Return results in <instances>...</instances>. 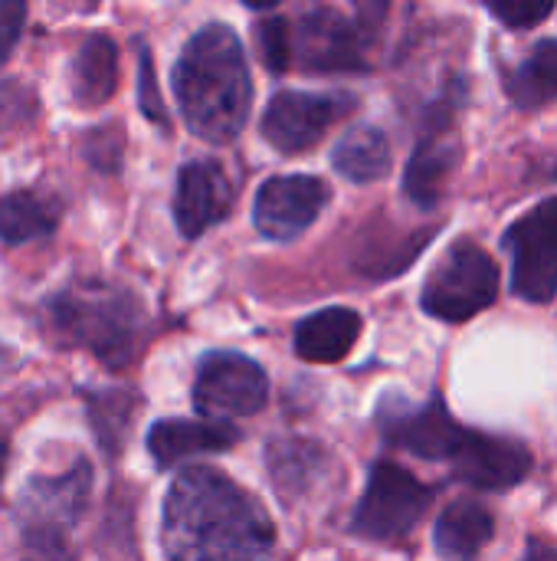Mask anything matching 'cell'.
I'll list each match as a JSON object with an SVG mask.
<instances>
[{
    "label": "cell",
    "mask_w": 557,
    "mask_h": 561,
    "mask_svg": "<svg viewBox=\"0 0 557 561\" xmlns=\"http://www.w3.org/2000/svg\"><path fill=\"white\" fill-rule=\"evenodd\" d=\"M138 105L144 112V118H151L154 125L167 128V108H164V99L158 92V79H154V62H151V53L148 46L138 39Z\"/></svg>",
    "instance_id": "cell-26"
},
{
    "label": "cell",
    "mask_w": 557,
    "mask_h": 561,
    "mask_svg": "<svg viewBox=\"0 0 557 561\" xmlns=\"http://www.w3.org/2000/svg\"><path fill=\"white\" fill-rule=\"evenodd\" d=\"M492 536H496V519L476 500L450 503L433 529V542L443 559H473L492 542Z\"/></svg>",
    "instance_id": "cell-19"
},
{
    "label": "cell",
    "mask_w": 557,
    "mask_h": 561,
    "mask_svg": "<svg viewBox=\"0 0 557 561\" xmlns=\"http://www.w3.org/2000/svg\"><path fill=\"white\" fill-rule=\"evenodd\" d=\"M138 404H141V398L128 388L85 391V414H89L92 434L108 457H118V450L125 447V437L138 414Z\"/></svg>",
    "instance_id": "cell-23"
},
{
    "label": "cell",
    "mask_w": 557,
    "mask_h": 561,
    "mask_svg": "<svg viewBox=\"0 0 557 561\" xmlns=\"http://www.w3.org/2000/svg\"><path fill=\"white\" fill-rule=\"evenodd\" d=\"M512 256V289L519 299L545 306L557 296V197L522 214L502 237Z\"/></svg>",
    "instance_id": "cell-9"
},
{
    "label": "cell",
    "mask_w": 557,
    "mask_h": 561,
    "mask_svg": "<svg viewBox=\"0 0 557 561\" xmlns=\"http://www.w3.org/2000/svg\"><path fill=\"white\" fill-rule=\"evenodd\" d=\"M33 92L20 82H0V125H16V122H30L36 115V102Z\"/></svg>",
    "instance_id": "cell-27"
},
{
    "label": "cell",
    "mask_w": 557,
    "mask_h": 561,
    "mask_svg": "<svg viewBox=\"0 0 557 561\" xmlns=\"http://www.w3.org/2000/svg\"><path fill=\"white\" fill-rule=\"evenodd\" d=\"M92 496V467L79 460L59 477H33L20 496V533L36 556H66V539Z\"/></svg>",
    "instance_id": "cell-5"
},
{
    "label": "cell",
    "mask_w": 557,
    "mask_h": 561,
    "mask_svg": "<svg viewBox=\"0 0 557 561\" xmlns=\"http://www.w3.org/2000/svg\"><path fill=\"white\" fill-rule=\"evenodd\" d=\"M269 378L240 352H210L197 365L194 408L204 417H250L266 408Z\"/></svg>",
    "instance_id": "cell-11"
},
{
    "label": "cell",
    "mask_w": 557,
    "mask_h": 561,
    "mask_svg": "<svg viewBox=\"0 0 557 561\" xmlns=\"http://www.w3.org/2000/svg\"><path fill=\"white\" fill-rule=\"evenodd\" d=\"M161 546L171 559H259L272 552L276 526L227 473L187 467L164 496Z\"/></svg>",
    "instance_id": "cell-1"
},
{
    "label": "cell",
    "mask_w": 557,
    "mask_h": 561,
    "mask_svg": "<svg viewBox=\"0 0 557 561\" xmlns=\"http://www.w3.org/2000/svg\"><path fill=\"white\" fill-rule=\"evenodd\" d=\"M26 23V0H0V66L13 56Z\"/></svg>",
    "instance_id": "cell-28"
},
{
    "label": "cell",
    "mask_w": 557,
    "mask_h": 561,
    "mask_svg": "<svg viewBox=\"0 0 557 561\" xmlns=\"http://www.w3.org/2000/svg\"><path fill=\"white\" fill-rule=\"evenodd\" d=\"M3 470H7V440L0 437V477H3Z\"/></svg>",
    "instance_id": "cell-32"
},
{
    "label": "cell",
    "mask_w": 557,
    "mask_h": 561,
    "mask_svg": "<svg viewBox=\"0 0 557 561\" xmlns=\"http://www.w3.org/2000/svg\"><path fill=\"white\" fill-rule=\"evenodd\" d=\"M233 210V181L217 161H187L177 171L174 191V220L184 240L204 237L210 227L227 220Z\"/></svg>",
    "instance_id": "cell-14"
},
{
    "label": "cell",
    "mask_w": 557,
    "mask_h": 561,
    "mask_svg": "<svg viewBox=\"0 0 557 561\" xmlns=\"http://www.w3.org/2000/svg\"><path fill=\"white\" fill-rule=\"evenodd\" d=\"M433 500H437L433 486L420 483L410 470L381 460L371 467L364 496L351 516V533L364 542H381V546L401 542L417 529V523L423 519Z\"/></svg>",
    "instance_id": "cell-7"
},
{
    "label": "cell",
    "mask_w": 557,
    "mask_h": 561,
    "mask_svg": "<svg viewBox=\"0 0 557 561\" xmlns=\"http://www.w3.org/2000/svg\"><path fill=\"white\" fill-rule=\"evenodd\" d=\"M328 184L322 178L312 174H282V178H269L253 204V220L256 230L276 243H289L295 237H302L318 214L328 207Z\"/></svg>",
    "instance_id": "cell-13"
},
{
    "label": "cell",
    "mask_w": 557,
    "mask_h": 561,
    "mask_svg": "<svg viewBox=\"0 0 557 561\" xmlns=\"http://www.w3.org/2000/svg\"><path fill=\"white\" fill-rule=\"evenodd\" d=\"M506 95L522 112H538L557 99V39H542L515 69L502 76Z\"/></svg>",
    "instance_id": "cell-20"
},
{
    "label": "cell",
    "mask_w": 557,
    "mask_h": 561,
    "mask_svg": "<svg viewBox=\"0 0 557 561\" xmlns=\"http://www.w3.org/2000/svg\"><path fill=\"white\" fill-rule=\"evenodd\" d=\"M256 46L269 72L292 69V23L282 16H269L266 23H256Z\"/></svg>",
    "instance_id": "cell-24"
},
{
    "label": "cell",
    "mask_w": 557,
    "mask_h": 561,
    "mask_svg": "<svg viewBox=\"0 0 557 561\" xmlns=\"http://www.w3.org/2000/svg\"><path fill=\"white\" fill-rule=\"evenodd\" d=\"M118 89V46L108 33H92L82 39L69 62V92L82 108L105 105Z\"/></svg>",
    "instance_id": "cell-16"
},
{
    "label": "cell",
    "mask_w": 557,
    "mask_h": 561,
    "mask_svg": "<svg viewBox=\"0 0 557 561\" xmlns=\"http://www.w3.org/2000/svg\"><path fill=\"white\" fill-rule=\"evenodd\" d=\"M266 467L282 500H295L322 477L325 450L302 437H276L266 447Z\"/></svg>",
    "instance_id": "cell-22"
},
{
    "label": "cell",
    "mask_w": 557,
    "mask_h": 561,
    "mask_svg": "<svg viewBox=\"0 0 557 561\" xmlns=\"http://www.w3.org/2000/svg\"><path fill=\"white\" fill-rule=\"evenodd\" d=\"M243 3H246L250 10H272L279 0H243Z\"/></svg>",
    "instance_id": "cell-31"
},
{
    "label": "cell",
    "mask_w": 557,
    "mask_h": 561,
    "mask_svg": "<svg viewBox=\"0 0 557 561\" xmlns=\"http://www.w3.org/2000/svg\"><path fill=\"white\" fill-rule=\"evenodd\" d=\"M240 440V431L227 424L223 417L210 421H158L148 431V454L154 457L158 470H174L177 463H187L200 454H223Z\"/></svg>",
    "instance_id": "cell-15"
},
{
    "label": "cell",
    "mask_w": 557,
    "mask_h": 561,
    "mask_svg": "<svg viewBox=\"0 0 557 561\" xmlns=\"http://www.w3.org/2000/svg\"><path fill=\"white\" fill-rule=\"evenodd\" d=\"M391 3H394V0H355V10H358V23H361V30H364V33H374V30L384 23V16H387Z\"/></svg>",
    "instance_id": "cell-29"
},
{
    "label": "cell",
    "mask_w": 557,
    "mask_h": 561,
    "mask_svg": "<svg viewBox=\"0 0 557 561\" xmlns=\"http://www.w3.org/2000/svg\"><path fill=\"white\" fill-rule=\"evenodd\" d=\"M187 128L213 145L233 141L253 105V79L240 36L227 23H207L181 49L171 72Z\"/></svg>",
    "instance_id": "cell-3"
},
{
    "label": "cell",
    "mask_w": 557,
    "mask_h": 561,
    "mask_svg": "<svg viewBox=\"0 0 557 561\" xmlns=\"http://www.w3.org/2000/svg\"><path fill=\"white\" fill-rule=\"evenodd\" d=\"M16 365H20V358L13 355V348L0 345V378H3V375H10V371H13Z\"/></svg>",
    "instance_id": "cell-30"
},
{
    "label": "cell",
    "mask_w": 557,
    "mask_h": 561,
    "mask_svg": "<svg viewBox=\"0 0 557 561\" xmlns=\"http://www.w3.org/2000/svg\"><path fill=\"white\" fill-rule=\"evenodd\" d=\"M463 99H466V82L456 79L420 115V141L404 171V194L423 210L437 207L443 194V181L456 164V141L450 138V131H453Z\"/></svg>",
    "instance_id": "cell-8"
},
{
    "label": "cell",
    "mask_w": 557,
    "mask_h": 561,
    "mask_svg": "<svg viewBox=\"0 0 557 561\" xmlns=\"http://www.w3.org/2000/svg\"><path fill=\"white\" fill-rule=\"evenodd\" d=\"M499 296V266L476 240H456L430 270L420 309L440 322H466L489 309Z\"/></svg>",
    "instance_id": "cell-6"
},
{
    "label": "cell",
    "mask_w": 557,
    "mask_h": 561,
    "mask_svg": "<svg viewBox=\"0 0 557 561\" xmlns=\"http://www.w3.org/2000/svg\"><path fill=\"white\" fill-rule=\"evenodd\" d=\"M46 332L98 358L108 371L128 368L148 342L151 319L141 299L105 279H76L43 302Z\"/></svg>",
    "instance_id": "cell-4"
},
{
    "label": "cell",
    "mask_w": 557,
    "mask_h": 561,
    "mask_svg": "<svg viewBox=\"0 0 557 561\" xmlns=\"http://www.w3.org/2000/svg\"><path fill=\"white\" fill-rule=\"evenodd\" d=\"M361 339V316L355 309H322L295 325V355L315 365L341 362Z\"/></svg>",
    "instance_id": "cell-18"
},
{
    "label": "cell",
    "mask_w": 557,
    "mask_h": 561,
    "mask_svg": "<svg viewBox=\"0 0 557 561\" xmlns=\"http://www.w3.org/2000/svg\"><path fill=\"white\" fill-rule=\"evenodd\" d=\"M355 108L345 92H276L263 115V138L282 154H302L315 148L332 125Z\"/></svg>",
    "instance_id": "cell-12"
},
{
    "label": "cell",
    "mask_w": 557,
    "mask_h": 561,
    "mask_svg": "<svg viewBox=\"0 0 557 561\" xmlns=\"http://www.w3.org/2000/svg\"><path fill=\"white\" fill-rule=\"evenodd\" d=\"M332 164L341 178L355 181V184H371L391 174L394 154H391V141L381 128L374 125H358L351 131L341 135V141L332 151Z\"/></svg>",
    "instance_id": "cell-21"
},
{
    "label": "cell",
    "mask_w": 557,
    "mask_h": 561,
    "mask_svg": "<svg viewBox=\"0 0 557 561\" xmlns=\"http://www.w3.org/2000/svg\"><path fill=\"white\" fill-rule=\"evenodd\" d=\"M378 427L391 447L446 463L453 480L486 493L515 490L535 467L532 450L522 440L463 427L440 398L427 404L387 398L378 411Z\"/></svg>",
    "instance_id": "cell-2"
},
{
    "label": "cell",
    "mask_w": 557,
    "mask_h": 561,
    "mask_svg": "<svg viewBox=\"0 0 557 561\" xmlns=\"http://www.w3.org/2000/svg\"><path fill=\"white\" fill-rule=\"evenodd\" d=\"M486 7L502 26L529 30L548 20V13L555 10V0H486Z\"/></svg>",
    "instance_id": "cell-25"
},
{
    "label": "cell",
    "mask_w": 557,
    "mask_h": 561,
    "mask_svg": "<svg viewBox=\"0 0 557 561\" xmlns=\"http://www.w3.org/2000/svg\"><path fill=\"white\" fill-rule=\"evenodd\" d=\"M364 30L332 7H312L292 23V66L302 72L335 76L364 72Z\"/></svg>",
    "instance_id": "cell-10"
},
{
    "label": "cell",
    "mask_w": 557,
    "mask_h": 561,
    "mask_svg": "<svg viewBox=\"0 0 557 561\" xmlns=\"http://www.w3.org/2000/svg\"><path fill=\"white\" fill-rule=\"evenodd\" d=\"M62 220V201L43 191H7L0 194V243L26 247L49 240Z\"/></svg>",
    "instance_id": "cell-17"
}]
</instances>
